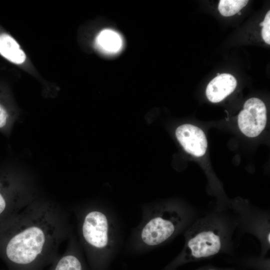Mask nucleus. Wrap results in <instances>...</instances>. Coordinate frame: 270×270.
Listing matches in <instances>:
<instances>
[{"label":"nucleus","mask_w":270,"mask_h":270,"mask_svg":"<svg viewBox=\"0 0 270 270\" xmlns=\"http://www.w3.org/2000/svg\"><path fill=\"white\" fill-rule=\"evenodd\" d=\"M238 228V217L232 210L214 208L199 216L184 232L182 250L163 270H176L184 264L231 253Z\"/></svg>","instance_id":"1"},{"label":"nucleus","mask_w":270,"mask_h":270,"mask_svg":"<svg viewBox=\"0 0 270 270\" xmlns=\"http://www.w3.org/2000/svg\"><path fill=\"white\" fill-rule=\"evenodd\" d=\"M198 216L194 206L180 202L148 206L135 232L134 248L142 250L164 245L184 232Z\"/></svg>","instance_id":"2"},{"label":"nucleus","mask_w":270,"mask_h":270,"mask_svg":"<svg viewBox=\"0 0 270 270\" xmlns=\"http://www.w3.org/2000/svg\"><path fill=\"white\" fill-rule=\"evenodd\" d=\"M114 220L106 210H96L88 213L82 226L86 242L99 252L100 269L106 268L114 254L118 232Z\"/></svg>","instance_id":"3"},{"label":"nucleus","mask_w":270,"mask_h":270,"mask_svg":"<svg viewBox=\"0 0 270 270\" xmlns=\"http://www.w3.org/2000/svg\"><path fill=\"white\" fill-rule=\"evenodd\" d=\"M230 210L234 212L238 219V228L254 236L260 244L262 258L270 248L269 212L248 204L231 202Z\"/></svg>","instance_id":"4"},{"label":"nucleus","mask_w":270,"mask_h":270,"mask_svg":"<svg viewBox=\"0 0 270 270\" xmlns=\"http://www.w3.org/2000/svg\"><path fill=\"white\" fill-rule=\"evenodd\" d=\"M44 242V234L40 228H29L10 240L6 248V255L16 264L30 263L42 252Z\"/></svg>","instance_id":"5"},{"label":"nucleus","mask_w":270,"mask_h":270,"mask_svg":"<svg viewBox=\"0 0 270 270\" xmlns=\"http://www.w3.org/2000/svg\"><path fill=\"white\" fill-rule=\"evenodd\" d=\"M266 120L264 102L258 98H252L244 102L243 110L238 114V122L240 131L245 136L254 138L263 130Z\"/></svg>","instance_id":"6"},{"label":"nucleus","mask_w":270,"mask_h":270,"mask_svg":"<svg viewBox=\"0 0 270 270\" xmlns=\"http://www.w3.org/2000/svg\"><path fill=\"white\" fill-rule=\"evenodd\" d=\"M176 135L188 153L198 157L205 154L208 142L204 133L199 128L190 124H184L176 128Z\"/></svg>","instance_id":"7"},{"label":"nucleus","mask_w":270,"mask_h":270,"mask_svg":"<svg viewBox=\"0 0 270 270\" xmlns=\"http://www.w3.org/2000/svg\"><path fill=\"white\" fill-rule=\"evenodd\" d=\"M236 84V80L232 74H220L208 84L206 90V97L212 102H220L234 92Z\"/></svg>","instance_id":"8"},{"label":"nucleus","mask_w":270,"mask_h":270,"mask_svg":"<svg viewBox=\"0 0 270 270\" xmlns=\"http://www.w3.org/2000/svg\"><path fill=\"white\" fill-rule=\"evenodd\" d=\"M95 46L103 54L114 55L122 50L124 46L123 38L114 30L104 29L96 36Z\"/></svg>","instance_id":"9"},{"label":"nucleus","mask_w":270,"mask_h":270,"mask_svg":"<svg viewBox=\"0 0 270 270\" xmlns=\"http://www.w3.org/2000/svg\"><path fill=\"white\" fill-rule=\"evenodd\" d=\"M0 54L16 64H22L26 58V54L18 44L6 34H0Z\"/></svg>","instance_id":"10"},{"label":"nucleus","mask_w":270,"mask_h":270,"mask_svg":"<svg viewBox=\"0 0 270 270\" xmlns=\"http://www.w3.org/2000/svg\"><path fill=\"white\" fill-rule=\"evenodd\" d=\"M248 0H220L218 9L224 16H230L238 12L248 2Z\"/></svg>","instance_id":"11"},{"label":"nucleus","mask_w":270,"mask_h":270,"mask_svg":"<svg viewBox=\"0 0 270 270\" xmlns=\"http://www.w3.org/2000/svg\"><path fill=\"white\" fill-rule=\"evenodd\" d=\"M55 270H82V266L76 256L68 255L60 260Z\"/></svg>","instance_id":"12"},{"label":"nucleus","mask_w":270,"mask_h":270,"mask_svg":"<svg viewBox=\"0 0 270 270\" xmlns=\"http://www.w3.org/2000/svg\"><path fill=\"white\" fill-rule=\"evenodd\" d=\"M262 26V36L264 41L268 44H270V11L266 13L264 21L260 23Z\"/></svg>","instance_id":"13"},{"label":"nucleus","mask_w":270,"mask_h":270,"mask_svg":"<svg viewBox=\"0 0 270 270\" xmlns=\"http://www.w3.org/2000/svg\"><path fill=\"white\" fill-rule=\"evenodd\" d=\"M8 114L5 108L0 104V128H4L8 123Z\"/></svg>","instance_id":"14"},{"label":"nucleus","mask_w":270,"mask_h":270,"mask_svg":"<svg viewBox=\"0 0 270 270\" xmlns=\"http://www.w3.org/2000/svg\"><path fill=\"white\" fill-rule=\"evenodd\" d=\"M196 270H236L232 268H220L213 266H206L200 268Z\"/></svg>","instance_id":"15"},{"label":"nucleus","mask_w":270,"mask_h":270,"mask_svg":"<svg viewBox=\"0 0 270 270\" xmlns=\"http://www.w3.org/2000/svg\"><path fill=\"white\" fill-rule=\"evenodd\" d=\"M238 14H240V12H238Z\"/></svg>","instance_id":"16"}]
</instances>
